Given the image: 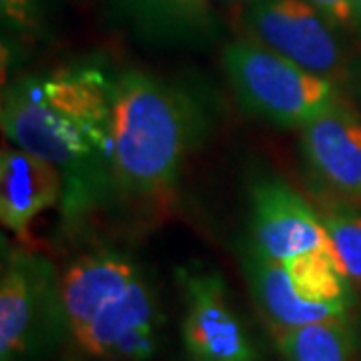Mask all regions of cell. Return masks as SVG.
I'll return each instance as SVG.
<instances>
[{
    "mask_svg": "<svg viewBox=\"0 0 361 361\" xmlns=\"http://www.w3.org/2000/svg\"><path fill=\"white\" fill-rule=\"evenodd\" d=\"M101 65L75 63L18 77L2 89L4 137L61 171L66 221L82 219L115 191L113 89Z\"/></svg>",
    "mask_w": 361,
    "mask_h": 361,
    "instance_id": "6da1fadb",
    "label": "cell"
},
{
    "mask_svg": "<svg viewBox=\"0 0 361 361\" xmlns=\"http://www.w3.org/2000/svg\"><path fill=\"white\" fill-rule=\"evenodd\" d=\"M203 125L201 104L185 89L137 68L116 75L113 89L116 191L147 203L171 199Z\"/></svg>",
    "mask_w": 361,
    "mask_h": 361,
    "instance_id": "7a4b0ae2",
    "label": "cell"
},
{
    "mask_svg": "<svg viewBox=\"0 0 361 361\" xmlns=\"http://www.w3.org/2000/svg\"><path fill=\"white\" fill-rule=\"evenodd\" d=\"M68 337L97 361H151L161 348L163 313L135 259L116 249L77 257L61 273Z\"/></svg>",
    "mask_w": 361,
    "mask_h": 361,
    "instance_id": "3957f363",
    "label": "cell"
},
{
    "mask_svg": "<svg viewBox=\"0 0 361 361\" xmlns=\"http://www.w3.org/2000/svg\"><path fill=\"white\" fill-rule=\"evenodd\" d=\"M241 269L273 334L348 317L353 305L351 283L329 247L279 261L245 243Z\"/></svg>",
    "mask_w": 361,
    "mask_h": 361,
    "instance_id": "277c9868",
    "label": "cell"
},
{
    "mask_svg": "<svg viewBox=\"0 0 361 361\" xmlns=\"http://www.w3.org/2000/svg\"><path fill=\"white\" fill-rule=\"evenodd\" d=\"M221 63L241 109L279 129H303L339 99L336 80L295 65L257 40L229 42Z\"/></svg>",
    "mask_w": 361,
    "mask_h": 361,
    "instance_id": "5b68a950",
    "label": "cell"
},
{
    "mask_svg": "<svg viewBox=\"0 0 361 361\" xmlns=\"http://www.w3.org/2000/svg\"><path fill=\"white\" fill-rule=\"evenodd\" d=\"M68 337L61 275L42 255L4 249L0 277V361H39Z\"/></svg>",
    "mask_w": 361,
    "mask_h": 361,
    "instance_id": "8992f818",
    "label": "cell"
},
{
    "mask_svg": "<svg viewBox=\"0 0 361 361\" xmlns=\"http://www.w3.org/2000/svg\"><path fill=\"white\" fill-rule=\"evenodd\" d=\"M183 295V345L191 361H261L257 343L233 305L219 271L203 265L177 269Z\"/></svg>",
    "mask_w": 361,
    "mask_h": 361,
    "instance_id": "52a82bcc",
    "label": "cell"
},
{
    "mask_svg": "<svg viewBox=\"0 0 361 361\" xmlns=\"http://www.w3.org/2000/svg\"><path fill=\"white\" fill-rule=\"evenodd\" d=\"M253 40L315 75L336 80L345 68L337 28L307 0H245Z\"/></svg>",
    "mask_w": 361,
    "mask_h": 361,
    "instance_id": "ba28073f",
    "label": "cell"
},
{
    "mask_svg": "<svg viewBox=\"0 0 361 361\" xmlns=\"http://www.w3.org/2000/svg\"><path fill=\"white\" fill-rule=\"evenodd\" d=\"M249 213V245L265 257L285 261L329 247L319 213L279 177L251 185Z\"/></svg>",
    "mask_w": 361,
    "mask_h": 361,
    "instance_id": "9c48e42d",
    "label": "cell"
},
{
    "mask_svg": "<svg viewBox=\"0 0 361 361\" xmlns=\"http://www.w3.org/2000/svg\"><path fill=\"white\" fill-rule=\"evenodd\" d=\"M301 130V151L313 175L343 197H361V116L336 99Z\"/></svg>",
    "mask_w": 361,
    "mask_h": 361,
    "instance_id": "30bf717a",
    "label": "cell"
},
{
    "mask_svg": "<svg viewBox=\"0 0 361 361\" xmlns=\"http://www.w3.org/2000/svg\"><path fill=\"white\" fill-rule=\"evenodd\" d=\"M65 183L49 161L8 145L0 155V221L6 231L25 237L39 215L63 203Z\"/></svg>",
    "mask_w": 361,
    "mask_h": 361,
    "instance_id": "8fae6325",
    "label": "cell"
},
{
    "mask_svg": "<svg viewBox=\"0 0 361 361\" xmlns=\"http://www.w3.org/2000/svg\"><path fill=\"white\" fill-rule=\"evenodd\" d=\"M275 345L283 361H360L348 317L275 331Z\"/></svg>",
    "mask_w": 361,
    "mask_h": 361,
    "instance_id": "7c38bea8",
    "label": "cell"
},
{
    "mask_svg": "<svg viewBox=\"0 0 361 361\" xmlns=\"http://www.w3.org/2000/svg\"><path fill=\"white\" fill-rule=\"evenodd\" d=\"M337 267L351 285H361V213L331 207L319 213Z\"/></svg>",
    "mask_w": 361,
    "mask_h": 361,
    "instance_id": "4fadbf2b",
    "label": "cell"
},
{
    "mask_svg": "<svg viewBox=\"0 0 361 361\" xmlns=\"http://www.w3.org/2000/svg\"><path fill=\"white\" fill-rule=\"evenodd\" d=\"M2 23L20 37H35L42 28L40 0H0Z\"/></svg>",
    "mask_w": 361,
    "mask_h": 361,
    "instance_id": "5bb4252c",
    "label": "cell"
},
{
    "mask_svg": "<svg viewBox=\"0 0 361 361\" xmlns=\"http://www.w3.org/2000/svg\"><path fill=\"white\" fill-rule=\"evenodd\" d=\"M125 8H129L139 20L153 28L171 25L175 16L169 8L167 0H118Z\"/></svg>",
    "mask_w": 361,
    "mask_h": 361,
    "instance_id": "9a60e30c",
    "label": "cell"
},
{
    "mask_svg": "<svg viewBox=\"0 0 361 361\" xmlns=\"http://www.w3.org/2000/svg\"><path fill=\"white\" fill-rule=\"evenodd\" d=\"M307 2H311L331 25L336 26L337 30L357 26L351 0H307Z\"/></svg>",
    "mask_w": 361,
    "mask_h": 361,
    "instance_id": "2e32d148",
    "label": "cell"
},
{
    "mask_svg": "<svg viewBox=\"0 0 361 361\" xmlns=\"http://www.w3.org/2000/svg\"><path fill=\"white\" fill-rule=\"evenodd\" d=\"M169 8L180 23H193V25H205L209 16V2L207 0H167Z\"/></svg>",
    "mask_w": 361,
    "mask_h": 361,
    "instance_id": "e0dca14e",
    "label": "cell"
},
{
    "mask_svg": "<svg viewBox=\"0 0 361 361\" xmlns=\"http://www.w3.org/2000/svg\"><path fill=\"white\" fill-rule=\"evenodd\" d=\"M353 2V11H355V23L361 28V0H351Z\"/></svg>",
    "mask_w": 361,
    "mask_h": 361,
    "instance_id": "ac0fdd59",
    "label": "cell"
}]
</instances>
